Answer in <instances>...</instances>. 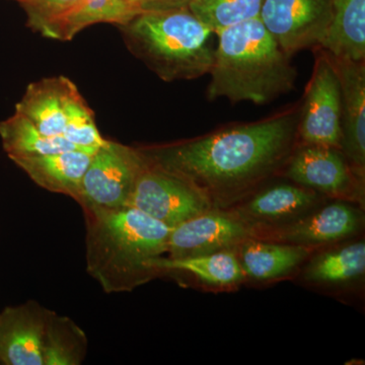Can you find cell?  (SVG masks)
I'll return each mask as SVG.
<instances>
[{
	"mask_svg": "<svg viewBox=\"0 0 365 365\" xmlns=\"http://www.w3.org/2000/svg\"><path fill=\"white\" fill-rule=\"evenodd\" d=\"M297 131L304 144L341 148V88L330 57L317 60Z\"/></svg>",
	"mask_w": 365,
	"mask_h": 365,
	"instance_id": "52a82bcc",
	"label": "cell"
},
{
	"mask_svg": "<svg viewBox=\"0 0 365 365\" xmlns=\"http://www.w3.org/2000/svg\"><path fill=\"white\" fill-rule=\"evenodd\" d=\"M253 232L234 213L210 209L173 228L167 253L169 258H188L227 251L239 247Z\"/></svg>",
	"mask_w": 365,
	"mask_h": 365,
	"instance_id": "9c48e42d",
	"label": "cell"
},
{
	"mask_svg": "<svg viewBox=\"0 0 365 365\" xmlns=\"http://www.w3.org/2000/svg\"><path fill=\"white\" fill-rule=\"evenodd\" d=\"M218 45L209 73V101L267 104L295 88L297 69L260 16L216 34Z\"/></svg>",
	"mask_w": 365,
	"mask_h": 365,
	"instance_id": "7a4b0ae2",
	"label": "cell"
},
{
	"mask_svg": "<svg viewBox=\"0 0 365 365\" xmlns=\"http://www.w3.org/2000/svg\"><path fill=\"white\" fill-rule=\"evenodd\" d=\"M319 200V194L314 190L289 184L275 185L256 194L237 207L234 215L252 228L254 225L285 223L306 213Z\"/></svg>",
	"mask_w": 365,
	"mask_h": 365,
	"instance_id": "9a60e30c",
	"label": "cell"
},
{
	"mask_svg": "<svg viewBox=\"0 0 365 365\" xmlns=\"http://www.w3.org/2000/svg\"><path fill=\"white\" fill-rule=\"evenodd\" d=\"M319 45L334 59L364 62L365 0H333L330 21Z\"/></svg>",
	"mask_w": 365,
	"mask_h": 365,
	"instance_id": "e0dca14e",
	"label": "cell"
},
{
	"mask_svg": "<svg viewBox=\"0 0 365 365\" xmlns=\"http://www.w3.org/2000/svg\"><path fill=\"white\" fill-rule=\"evenodd\" d=\"M153 270L182 271L206 284L225 287L241 282L245 274L237 254L232 250L188 258H160L150 262Z\"/></svg>",
	"mask_w": 365,
	"mask_h": 365,
	"instance_id": "d6986e66",
	"label": "cell"
},
{
	"mask_svg": "<svg viewBox=\"0 0 365 365\" xmlns=\"http://www.w3.org/2000/svg\"><path fill=\"white\" fill-rule=\"evenodd\" d=\"M285 175L299 186L331 196L347 194L352 176L335 148L304 144L289 160Z\"/></svg>",
	"mask_w": 365,
	"mask_h": 365,
	"instance_id": "4fadbf2b",
	"label": "cell"
},
{
	"mask_svg": "<svg viewBox=\"0 0 365 365\" xmlns=\"http://www.w3.org/2000/svg\"><path fill=\"white\" fill-rule=\"evenodd\" d=\"M193 0H143L140 4L143 11H173L188 9Z\"/></svg>",
	"mask_w": 365,
	"mask_h": 365,
	"instance_id": "4316f807",
	"label": "cell"
},
{
	"mask_svg": "<svg viewBox=\"0 0 365 365\" xmlns=\"http://www.w3.org/2000/svg\"><path fill=\"white\" fill-rule=\"evenodd\" d=\"M364 271V242H356L319 255L307 266L304 278L316 284L344 285L359 279Z\"/></svg>",
	"mask_w": 365,
	"mask_h": 365,
	"instance_id": "7402d4cb",
	"label": "cell"
},
{
	"mask_svg": "<svg viewBox=\"0 0 365 365\" xmlns=\"http://www.w3.org/2000/svg\"><path fill=\"white\" fill-rule=\"evenodd\" d=\"M28 14L29 26L50 38L53 30L79 0H16Z\"/></svg>",
	"mask_w": 365,
	"mask_h": 365,
	"instance_id": "484cf974",
	"label": "cell"
},
{
	"mask_svg": "<svg viewBox=\"0 0 365 365\" xmlns=\"http://www.w3.org/2000/svg\"><path fill=\"white\" fill-rule=\"evenodd\" d=\"M333 0H264L260 19L283 51L319 45L332 13Z\"/></svg>",
	"mask_w": 365,
	"mask_h": 365,
	"instance_id": "ba28073f",
	"label": "cell"
},
{
	"mask_svg": "<svg viewBox=\"0 0 365 365\" xmlns=\"http://www.w3.org/2000/svg\"><path fill=\"white\" fill-rule=\"evenodd\" d=\"M145 163L143 151L108 140L93 155L76 201L85 210L125 207Z\"/></svg>",
	"mask_w": 365,
	"mask_h": 365,
	"instance_id": "8992f818",
	"label": "cell"
},
{
	"mask_svg": "<svg viewBox=\"0 0 365 365\" xmlns=\"http://www.w3.org/2000/svg\"><path fill=\"white\" fill-rule=\"evenodd\" d=\"M85 348V333L71 319L49 313L43 339L44 365L79 364Z\"/></svg>",
	"mask_w": 365,
	"mask_h": 365,
	"instance_id": "603a6c76",
	"label": "cell"
},
{
	"mask_svg": "<svg viewBox=\"0 0 365 365\" xmlns=\"http://www.w3.org/2000/svg\"><path fill=\"white\" fill-rule=\"evenodd\" d=\"M62 136L81 150L97 151L108 140L101 135L91 111L78 90L69 98L66 109V128Z\"/></svg>",
	"mask_w": 365,
	"mask_h": 365,
	"instance_id": "d4e9b609",
	"label": "cell"
},
{
	"mask_svg": "<svg viewBox=\"0 0 365 365\" xmlns=\"http://www.w3.org/2000/svg\"><path fill=\"white\" fill-rule=\"evenodd\" d=\"M96 153L78 148L54 155L11 160L42 188L78 200L81 181Z\"/></svg>",
	"mask_w": 365,
	"mask_h": 365,
	"instance_id": "2e32d148",
	"label": "cell"
},
{
	"mask_svg": "<svg viewBox=\"0 0 365 365\" xmlns=\"http://www.w3.org/2000/svg\"><path fill=\"white\" fill-rule=\"evenodd\" d=\"M264 0H193L188 9L212 32L260 16Z\"/></svg>",
	"mask_w": 365,
	"mask_h": 365,
	"instance_id": "cb8c5ba5",
	"label": "cell"
},
{
	"mask_svg": "<svg viewBox=\"0 0 365 365\" xmlns=\"http://www.w3.org/2000/svg\"><path fill=\"white\" fill-rule=\"evenodd\" d=\"M239 261L249 277L275 279L294 270L311 253L309 247L266 242L249 237L240 245Z\"/></svg>",
	"mask_w": 365,
	"mask_h": 365,
	"instance_id": "ac0fdd59",
	"label": "cell"
},
{
	"mask_svg": "<svg viewBox=\"0 0 365 365\" xmlns=\"http://www.w3.org/2000/svg\"><path fill=\"white\" fill-rule=\"evenodd\" d=\"M141 13L138 4L127 0H79L57 24L50 38L71 40L83 29L98 23L124 26Z\"/></svg>",
	"mask_w": 365,
	"mask_h": 365,
	"instance_id": "ffe728a7",
	"label": "cell"
},
{
	"mask_svg": "<svg viewBox=\"0 0 365 365\" xmlns=\"http://www.w3.org/2000/svg\"><path fill=\"white\" fill-rule=\"evenodd\" d=\"M332 60L341 88V148L364 175L365 167V68L364 62Z\"/></svg>",
	"mask_w": 365,
	"mask_h": 365,
	"instance_id": "7c38bea8",
	"label": "cell"
},
{
	"mask_svg": "<svg viewBox=\"0 0 365 365\" xmlns=\"http://www.w3.org/2000/svg\"><path fill=\"white\" fill-rule=\"evenodd\" d=\"M49 313L34 302L1 312L0 364L44 365L43 339Z\"/></svg>",
	"mask_w": 365,
	"mask_h": 365,
	"instance_id": "8fae6325",
	"label": "cell"
},
{
	"mask_svg": "<svg viewBox=\"0 0 365 365\" xmlns=\"http://www.w3.org/2000/svg\"><path fill=\"white\" fill-rule=\"evenodd\" d=\"M121 29L129 50L163 81H190L211 71L215 33L188 9L143 11Z\"/></svg>",
	"mask_w": 365,
	"mask_h": 365,
	"instance_id": "277c9868",
	"label": "cell"
},
{
	"mask_svg": "<svg viewBox=\"0 0 365 365\" xmlns=\"http://www.w3.org/2000/svg\"><path fill=\"white\" fill-rule=\"evenodd\" d=\"M76 90L78 86L66 76L41 79L26 88L25 95L16 105V113L30 120L43 134L62 136L67 104Z\"/></svg>",
	"mask_w": 365,
	"mask_h": 365,
	"instance_id": "5bb4252c",
	"label": "cell"
},
{
	"mask_svg": "<svg viewBox=\"0 0 365 365\" xmlns=\"http://www.w3.org/2000/svg\"><path fill=\"white\" fill-rule=\"evenodd\" d=\"M297 128V117L287 113L141 151L195 185L213 204L230 200L272 174L289 155Z\"/></svg>",
	"mask_w": 365,
	"mask_h": 365,
	"instance_id": "6da1fadb",
	"label": "cell"
},
{
	"mask_svg": "<svg viewBox=\"0 0 365 365\" xmlns=\"http://www.w3.org/2000/svg\"><path fill=\"white\" fill-rule=\"evenodd\" d=\"M364 215L349 204L336 202L317 209L274 228L273 240L285 244L314 247L351 237L359 230Z\"/></svg>",
	"mask_w": 365,
	"mask_h": 365,
	"instance_id": "30bf717a",
	"label": "cell"
},
{
	"mask_svg": "<svg viewBox=\"0 0 365 365\" xmlns=\"http://www.w3.org/2000/svg\"><path fill=\"white\" fill-rule=\"evenodd\" d=\"M0 138L11 160L42 157L78 148L63 136L43 134L30 120L16 112L13 116L0 122Z\"/></svg>",
	"mask_w": 365,
	"mask_h": 365,
	"instance_id": "44dd1931",
	"label": "cell"
},
{
	"mask_svg": "<svg viewBox=\"0 0 365 365\" xmlns=\"http://www.w3.org/2000/svg\"><path fill=\"white\" fill-rule=\"evenodd\" d=\"M212 205L195 185L146 158L145 165L125 206L138 209L174 228L210 210Z\"/></svg>",
	"mask_w": 365,
	"mask_h": 365,
	"instance_id": "5b68a950",
	"label": "cell"
},
{
	"mask_svg": "<svg viewBox=\"0 0 365 365\" xmlns=\"http://www.w3.org/2000/svg\"><path fill=\"white\" fill-rule=\"evenodd\" d=\"M127 1L133 2V4H137L139 6H140V4L143 1V0H127Z\"/></svg>",
	"mask_w": 365,
	"mask_h": 365,
	"instance_id": "83f0119b",
	"label": "cell"
},
{
	"mask_svg": "<svg viewBox=\"0 0 365 365\" xmlns=\"http://www.w3.org/2000/svg\"><path fill=\"white\" fill-rule=\"evenodd\" d=\"M88 271L107 292L138 285L153 270L150 262L167 253L173 228L138 209L85 210Z\"/></svg>",
	"mask_w": 365,
	"mask_h": 365,
	"instance_id": "3957f363",
	"label": "cell"
}]
</instances>
